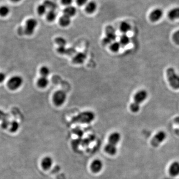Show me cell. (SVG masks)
<instances>
[{
	"instance_id": "obj_17",
	"label": "cell",
	"mask_w": 179,
	"mask_h": 179,
	"mask_svg": "<svg viewBox=\"0 0 179 179\" xmlns=\"http://www.w3.org/2000/svg\"><path fill=\"white\" fill-rule=\"evenodd\" d=\"M168 17L171 20L179 18V8H175L171 10L168 13Z\"/></svg>"
},
{
	"instance_id": "obj_28",
	"label": "cell",
	"mask_w": 179,
	"mask_h": 179,
	"mask_svg": "<svg viewBox=\"0 0 179 179\" xmlns=\"http://www.w3.org/2000/svg\"><path fill=\"white\" fill-rule=\"evenodd\" d=\"M56 43L59 45V47H65L66 44V40L62 37H58L55 39Z\"/></svg>"
},
{
	"instance_id": "obj_16",
	"label": "cell",
	"mask_w": 179,
	"mask_h": 179,
	"mask_svg": "<svg viewBox=\"0 0 179 179\" xmlns=\"http://www.w3.org/2000/svg\"><path fill=\"white\" fill-rule=\"evenodd\" d=\"M49 81L47 77L43 76L39 78L37 81L38 86L40 88L43 89L45 88L46 87H47V86L49 85Z\"/></svg>"
},
{
	"instance_id": "obj_27",
	"label": "cell",
	"mask_w": 179,
	"mask_h": 179,
	"mask_svg": "<svg viewBox=\"0 0 179 179\" xmlns=\"http://www.w3.org/2000/svg\"><path fill=\"white\" fill-rule=\"evenodd\" d=\"M10 13V9L6 6L0 7V16L1 17H6Z\"/></svg>"
},
{
	"instance_id": "obj_20",
	"label": "cell",
	"mask_w": 179,
	"mask_h": 179,
	"mask_svg": "<svg viewBox=\"0 0 179 179\" xmlns=\"http://www.w3.org/2000/svg\"><path fill=\"white\" fill-rule=\"evenodd\" d=\"M120 29L124 34H126L130 30L131 26L127 22H123L120 24Z\"/></svg>"
},
{
	"instance_id": "obj_33",
	"label": "cell",
	"mask_w": 179,
	"mask_h": 179,
	"mask_svg": "<svg viewBox=\"0 0 179 179\" xmlns=\"http://www.w3.org/2000/svg\"><path fill=\"white\" fill-rule=\"evenodd\" d=\"M6 79V75L4 73L0 72V83L3 82Z\"/></svg>"
},
{
	"instance_id": "obj_30",
	"label": "cell",
	"mask_w": 179,
	"mask_h": 179,
	"mask_svg": "<svg viewBox=\"0 0 179 179\" xmlns=\"http://www.w3.org/2000/svg\"><path fill=\"white\" fill-rule=\"evenodd\" d=\"M46 7L45 6L44 4L40 5L38 7V12L39 15H43L46 12Z\"/></svg>"
},
{
	"instance_id": "obj_1",
	"label": "cell",
	"mask_w": 179,
	"mask_h": 179,
	"mask_svg": "<svg viewBox=\"0 0 179 179\" xmlns=\"http://www.w3.org/2000/svg\"><path fill=\"white\" fill-rule=\"evenodd\" d=\"M166 76L169 85L175 90L179 89V75L173 67L166 70Z\"/></svg>"
},
{
	"instance_id": "obj_9",
	"label": "cell",
	"mask_w": 179,
	"mask_h": 179,
	"mask_svg": "<svg viewBox=\"0 0 179 179\" xmlns=\"http://www.w3.org/2000/svg\"><path fill=\"white\" fill-rule=\"evenodd\" d=\"M148 97V93L145 90H141L136 93L133 97L134 101L137 104L141 105L146 100Z\"/></svg>"
},
{
	"instance_id": "obj_7",
	"label": "cell",
	"mask_w": 179,
	"mask_h": 179,
	"mask_svg": "<svg viewBox=\"0 0 179 179\" xmlns=\"http://www.w3.org/2000/svg\"><path fill=\"white\" fill-rule=\"evenodd\" d=\"M38 22L34 18H29L26 23V26L23 30L25 34L31 35L34 33L36 27L38 26Z\"/></svg>"
},
{
	"instance_id": "obj_38",
	"label": "cell",
	"mask_w": 179,
	"mask_h": 179,
	"mask_svg": "<svg viewBox=\"0 0 179 179\" xmlns=\"http://www.w3.org/2000/svg\"><path fill=\"white\" fill-rule=\"evenodd\" d=\"M174 122L179 127V116L175 117V119H174Z\"/></svg>"
},
{
	"instance_id": "obj_24",
	"label": "cell",
	"mask_w": 179,
	"mask_h": 179,
	"mask_svg": "<svg viewBox=\"0 0 179 179\" xmlns=\"http://www.w3.org/2000/svg\"><path fill=\"white\" fill-rule=\"evenodd\" d=\"M43 4L45 5V6L46 7V8L49 9L50 10L54 11L57 7V6L56 4H55L53 2L50 1V0L45 1Z\"/></svg>"
},
{
	"instance_id": "obj_32",
	"label": "cell",
	"mask_w": 179,
	"mask_h": 179,
	"mask_svg": "<svg viewBox=\"0 0 179 179\" xmlns=\"http://www.w3.org/2000/svg\"><path fill=\"white\" fill-rule=\"evenodd\" d=\"M11 122L9 121V120L7 118L2 120V121L1 126L3 129H7L10 126Z\"/></svg>"
},
{
	"instance_id": "obj_18",
	"label": "cell",
	"mask_w": 179,
	"mask_h": 179,
	"mask_svg": "<svg viewBox=\"0 0 179 179\" xmlns=\"http://www.w3.org/2000/svg\"><path fill=\"white\" fill-rule=\"evenodd\" d=\"M71 18L63 15L59 18V24L63 27H68L71 23Z\"/></svg>"
},
{
	"instance_id": "obj_14",
	"label": "cell",
	"mask_w": 179,
	"mask_h": 179,
	"mask_svg": "<svg viewBox=\"0 0 179 179\" xmlns=\"http://www.w3.org/2000/svg\"><path fill=\"white\" fill-rule=\"evenodd\" d=\"M86 58V55L82 52L77 54L73 59V62L76 64H81L84 62Z\"/></svg>"
},
{
	"instance_id": "obj_35",
	"label": "cell",
	"mask_w": 179,
	"mask_h": 179,
	"mask_svg": "<svg viewBox=\"0 0 179 179\" xmlns=\"http://www.w3.org/2000/svg\"><path fill=\"white\" fill-rule=\"evenodd\" d=\"M88 2V0H77V3L79 6H83Z\"/></svg>"
},
{
	"instance_id": "obj_2",
	"label": "cell",
	"mask_w": 179,
	"mask_h": 179,
	"mask_svg": "<svg viewBox=\"0 0 179 179\" xmlns=\"http://www.w3.org/2000/svg\"><path fill=\"white\" fill-rule=\"evenodd\" d=\"M167 133L164 130H159L156 132L150 139V144L152 147L160 146L167 139Z\"/></svg>"
},
{
	"instance_id": "obj_13",
	"label": "cell",
	"mask_w": 179,
	"mask_h": 179,
	"mask_svg": "<svg viewBox=\"0 0 179 179\" xmlns=\"http://www.w3.org/2000/svg\"><path fill=\"white\" fill-rule=\"evenodd\" d=\"M104 151L105 153L110 156H115L117 153V148L116 146L107 143L105 146Z\"/></svg>"
},
{
	"instance_id": "obj_34",
	"label": "cell",
	"mask_w": 179,
	"mask_h": 179,
	"mask_svg": "<svg viewBox=\"0 0 179 179\" xmlns=\"http://www.w3.org/2000/svg\"><path fill=\"white\" fill-rule=\"evenodd\" d=\"M8 116L6 113H4V111L0 110V120H4V119L7 118Z\"/></svg>"
},
{
	"instance_id": "obj_37",
	"label": "cell",
	"mask_w": 179,
	"mask_h": 179,
	"mask_svg": "<svg viewBox=\"0 0 179 179\" xmlns=\"http://www.w3.org/2000/svg\"><path fill=\"white\" fill-rule=\"evenodd\" d=\"M58 52L61 54H64L66 52V49L65 47H59L58 49Z\"/></svg>"
},
{
	"instance_id": "obj_6",
	"label": "cell",
	"mask_w": 179,
	"mask_h": 179,
	"mask_svg": "<svg viewBox=\"0 0 179 179\" xmlns=\"http://www.w3.org/2000/svg\"><path fill=\"white\" fill-rule=\"evenodd\" d=\"M167 172L171 177L173 178L179 177V161L177 160L172 161L169 165Z\"/></svg>"
},
{
	"instance_id": "obj_21",
	"label": "cell",
	"mask_w": 179,
	"mask_h": 179,
	"mask_svg": "<svg viewBox=\"0 0 179 179\" xmlns=\"http://www.w3.org/2000/svg\"><path fill=\"white\" fill-rule=\"evenodd\" d=\"M121 45L120 42L114 41L110 45V49L112 52H117L120 50Z\"/></svg>"
},
{
	"instance_id": "obj_3",
	"label": "cell",
	"mask_w": 179,
	"mask_h": 179,
	"mask_svg": "<svg viewBox=\"0 0 179 179\" xmlns=\"http://www.w3.org/2000/svg\"><path fill=\"white\" fill-rule=\"evenodd\" d=\"M94 119L95 115L93 112L86 111L80 113L78 115L74 117L73 120L80 124H87L92 122Z\"/></svg>"
},
{
	"instance_id": "obj_26",
	"label": "cell",
	"mask_w": 179,
	"mask_h": 179,
	"mask_svg": "<svg viewBox=\"0 0 179 179\" xmlns=\"http://www.w3.org/2000/svg\"><path fill=\"white\" fill-rule=\"evenodd\" d=\"M10 131L12 132H16L18 130L19 128V125L18 121L16 120H13V121L11 122L10 124Z\"/></svg>"
},
{
	"instance_id": "obj_8",
	"label": "cell",
	"mask_w": 179,
	"mask_h": 179,
	"mask_svg": "<svg viewBox=\"0 0 179 179\" xmlns=\"http://www.w3.org/2000/svg\"><path fill=\"white\" fill-rule=\"evenodd\" d=\"M104 167V163L100 159H95L90 164V169L91 172L95 174L100 173Z\"/></svg>"
},
{
	"instance_id": "obj_31",
	"label": "cell",
	"mask_w": 179,
	"mask_h": 179,
	"mask_svg": "<svg viewBox=\"0 0 179 179\" xmlns=\"http://www.w3.org/2000/svg\"><path fill=\"white\" fill-rule=\"evenodd\" d=\"M173 40L174 42L175 43L179 45V30L176 31L173 34L172 36Z\"/></svg>"
},
{
	"instance_id": "obj_36",
	"label": "cell",
	"mask_w": 179,
	"mask_h": 179,
	"mask_svg": "<svg viewBox=\"0 0 179 179\" xmlns=\"http://www.w3.org/2000/svg\"><path fill=\"white\" fill-rule=\"evenodd\" d=\"M61 2L63 5L68 6L73 2V0H61Z\"/></svg>"
},
{
	"instance_id": "obj_25",
	"label": "cell",
	"mask_w": 179,
	"mask_h": 179,
	"mask_svg": "<svg viewBox=\"0 0 179 179\" xmlns=\"http://www.w3.org/2000/svg\"><path fill=\"white\" fill-rule=\"evenodd\" d=\"M56 13L55 11L49 10L46 14V18L49 22H53L56 18Z\"/></svg>"
},
{
	"instance_id": "obj_11",
	"label": "cell",
	"mask_w": 179,
	"mask_h": 179,
	"mask_svg": "<svg viewBox=\"0 0 179 179\" xmlns=\"http://www.w3.org/2000/svg\"><path fill=\"white\" fill-rule=\"evenodd\" d=\"M54 164V160L49 156H45L41 161V166L45 171L49 170L51 168Z\"/></svg>"
},
{
	"instance_id": "obj_12",
	"label": "cell",
	"mask_w": 179,
	"mask_h": 179,
	"mask_svg": "<svg viewBox=\"0 0 179 179\" xmlns=\"http://www.w3.org/2000/svg\"><path fill=\"white\" fill-rule=\"evenodd\" d=\"M163 11L160 9H156L153 10L149 15L150 21L152 22H156L161 19L163 16Z\"/></svg>"
},
{
	"instance_id": "obj_29",
	"label": "cell",
	"mask_w": 179,
	"mask_h": 179,
	"mask_svg": "<svg viewBox=\"0 0 179 179\" xmlns=\"http://www.w3.org/2000/svg\"><path fill=\"white\" fill-rule=\"evenodd\" d=\"M130 110L133 113H138L141 109V105L137 104L134 102H132L130 106Z\"/></svg>"
},
{
	"instance_id": "obj_15",
	"label": "cell",
	"mask_w": 179,
	"mask_h": 179,
	"mask_svg": "<svg viewBox=\"0 0 179 179\" xmlns=\"http://www.w3.org/2000/svg\"><path fill=\"white\" fill-rule=\"evenodd\" d=\"M63 13L64 15L70 18L72 17L76 13V9L74 7L68 6L64 9Z\"/></svg>"
},
{
	"instance_id": "obj_22",
	"label": "cell",
	"mask_w": 179,
	"mask_h": 179,
	"mask_svg": "<svg viewBox=\"0 0 179 179\" xmlns=\"http://www.w3.org/2000/svg\"><path fill=\"white\" fill-rule=\"evenodd\" d=\"M120 43L121 44V46H125L130 43V38L128 37V35L126 34H122L120 39Z\"/></svg>"
},
{
	"instance_id": "obj_39",
	"label": "cell",
	"mask_w": 179,
	"mask_h": 179,
	"mask_svg": "<svg viewBox=\"0 0 179 179\" xmlns=\"http://www.w3.org/2000/svg\"><path fill=\"white\" fill-rule=\"evenodd\" d=\"M11 1L13 2H18L20 1L21 0H11Z\"/></svg>"
},
{
	"instance_id": "obj_23",
	"label": "cell",
	"mask_w": 179,
	"mask_h": 179,
	"mask_svg": "<svg viewBox=\"0 0 179 179\" xmlns=\"http://www.w3.org/2000/svg\"><path fill=\"white\" fill-rule=\"evenodd\" d=\"M40 75L41 76L47 77L50 75V70L49 68V67L46 66H43L40 68L39 70Z\"/></svg>"
},
{
	"instance_id": "obj_19",
	"label": "cell",
	"mask_w": 179,
	"mask_h": 179,
	"mask_svg": "<svg viewBox=\"0 0 179 179\" xmlns=\"http://www.w3.org/2000/svg\"><path fill=\"white\" fill-rule=\"evenodd\" d=\"M96 9H97V4L96 3L91 1L87 4L85 10L88 13H92L96 11Z\"/></svg>"
},
{
	"instance_id": "obj_5",
	"label": "cell",
	"mask_w": 179,
	"mask_h": 179,
	"mask_svg": "<svg viewBox=\"0 0 179 179\" xmlns=\"http://www.w3.org/2000/svg\"><path fill=\"white\" fill-rule=\"evenodd\" d=\"M66 99V94L62 90H58L55 92L52 97V100L54 104L57 107H60L64 104Z\"/></svg>"
},
{
	"instance_id": "obj_4",
	"label": "cell",
	"mask_w": 179,
	"mask_h": 179,
	"mask_svg": "<svg viewBox=\"0 0 179 179\" xmlns=\"http://www.w3.org/2000/svg\"><path fill=\"white\" fill-rule=\"evenodd\" d=\"M23 79L21 76L15 75L9 79L8 82V87L11 90H16L21 87L23 84Z\"/></svg>"
},
{
	"instance_id": "obj_10",
	"label": "cell",
	"mask_w": 179,
	"mask_h": 179,
	"mask_svg": "<svg viewBox=\"0 0 179 179\" xmlns=\"http://www.w3.org/2000/svg\"><path fill=\"white\" fill-rule=\"evenodd\" d=\"M121 136L120 132L117 131H114L109 135L108 138V143L112 145H117L121 141Z\"/></svg>"
}]
</instances>
